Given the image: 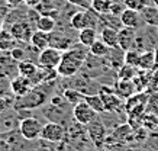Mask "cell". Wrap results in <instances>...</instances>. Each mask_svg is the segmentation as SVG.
<instances>
[{"mask_svg":"<svg viewBox=\"0 0 158 151\" xmlns=\"http://www.w3.org/2000/svg\"><path fill=\"white\" fill-rule=\"evenodd\" d=\"M84 61H86V51H83L81 48H70L62 52L61 61L57 67V73L64 77L76 76Z\"/></svg>","mask_w":158,"mask_h":151,"instance_id":"cell-1","label":"cell"},{"mask_svg":"<svg viewBox=\"0 0 158 151\" xmlns=\"http://www.w3.org/2000/svg\"><path fill=\"white\" fill-rule=\"evenodd\" d=\"M45 99H47V96L44 92H38V90L32 89L28 94L16 99L15 107L16 109H36L45 103Z\"/></svg>","mask_w":158,"mask_h":151,"instance_id":"cell-2","label":"cell"},{"mask_svg":"<svg viewBox=\"0 0 158 151\" xmlns=\"http://www.w3.org/2000/svg\"><path fill=\"white\" fill-rule=\"evenodd\" d=\"M42 124L39 119L36 118H25L22 119L19 125V131L22 134L25 140H28V141H35V140H38L41 138V131H42Z\"/></svg>","mask_w":158,"mask_h":151,"instance_id":"cell-3","label":"cell"},{"mask_svg":"<svg viewBox=\"0 0 158 151\" xmlns=\"http://www.w3.org/2000/svg\"><path fill=\"white\" fill-rule=\"evenodd\" d=\"M96 115H97V112L84 99H83L81 102L76 103L74 107H73V118H74L80 125H86L87 127L90 122H93L96 119Z\"/></svg>","mask_w":158,"mask_h":151,"instance_id":"cell-4","label":"cell"},{"mask_svg":"<svg viewBox=\"0 0 158 151\" xmlns=\"http://www.w3.org/2000/svg\"><path fill=\"white\" fill-rule=\"evenodd\" d=\"M65 136V128L58 122H48L42 127L41 140L47 142H61Z\"/></svg>","mask_w":158,"mask_h":151,"instance_id":"cell-5","label":"cell"},{"mask_svg":"<svg viewBox=\"0 0 158 151\" xmlns=\"http://www.w3.org/2000/svg\"><path fill=\"white\" fill-rule=\"evenodd\" d=\"M62 51L54 48V47H48V48L39 51L38 55V64L44 68H54L57 70L58 64L61 61Z\"/></svg>","mask_w":158,"mask_h":151,"instance_id":"cell-6","label":"cell"},{"mask_svg":"<svg viewBox=\"0 0 158 151\" xmlns=\"http://www.w3.org/2000/svg\"><path fill=\"white\" fill-rule=\"evenodd\" d=\"M10 34L13 35L16 41H20V42H31V38H32V26L28 20H16L12 23L10 26Z\"/></svg>","mask_w":158,"mask_h":151,"instance_id":"cell-7","label":"cell"},{"mask_svg":"<svg viewBox=\"0 0 158 151\" xmlns=\"http://www.w3.org/2000/svg\"><path fill=\"white\" fill-rule=\"evenodd\" d=\"M87 134H89V138H90V141L94 144V145L99 148L105 144L106 141V128L103 127V124H100L99 121H94L90 122L89 125H87Z\"/></svg>","mask_w":158,"mask_h":151,"instance_id":"cell-8","label":"cell"},{"mask_svg":"<svg viewBox=\"0 0 158 151\" xmlns=\"http://www.w3.org/2000/svg\"><path fill=\"white\" fill-rule=\"evenodd\" d=\"M32 89H34L32 80L28 77H23V76H20V74L10 82V90H12V93H13L16 98H20V96L28 94Z\"/></svg>","mask_w":158,"mask_h":151,"instance_id":"cell-9","label":"cell"},{"mask_svg":"<svg viewBox=\"0 0 158 151\" xmlns=\"http://www.w3.org/2000/svg\"><path fill=\"white\" fill-rule=\"evenodd\" d=\"M100 98L103 100V105H105V112H115L118 109H120V105H122V98H119L116 92H106V89H102L100 90Z\"/></svg>","mask_w":158,"mask_h":151,"instance_id":"cell-10","label":"cell"},{"mask_svg":"<svg viewBox=\"0 0 158 151\" xmlns=\"http://www.w3.org/2000/svg\"><path fill=\"white\" fill-rule=\"evenodd\" d=\"M141 12L129 7H125L120 13V23L122 26H128V28H134L136 29L139 25H141Z\"/></svg>","mask_w":158,"mask_h":151,"instance_id":"cell-11","label":"cell"},{"mask_svg":"<svg viewBox=\"0 0 158 151\" xmlns=\"http://www.w3.org/2000/svg\"><path fill=\"white\" fill-rule=\"evenodd\" d=\"M70 23H71L73 29L81 31V29H84V28H93L94 20H93V18L90 16V13H87V12H76V13L71 16Z\"/></svg>","mask_w":158,"mask_h":151,"instance_id":"cell-12","label":"cell"},{"mask_svg":"<svg viewBox=\"0 0 158 151\" xmlns=\"http://www.w3.org/2000/svg\"><path fill=\"white\" fill-rule=\"evenodd\" d=\"M116 94L122 99H129L131 96H134L136 92V86H135L134 80H120L115 86Z\"/></svg>","mask_w":158,"mask_h":151,"instance_id":"cell-13","label":"cell"},{"mask_svg":"<svg viewBox=\"0 0 158 151\" xmlns=\"http://www.w3.org/2000/svg\"><path fill=\"white\" fill-rule=\"evenodd\" d=\"M49 39H51V42H49V47H54V48L60 49V51H67L73 47V41L68 36L65 35L60 34V32H51L49 34Z\"/></svg>","mask_w":158,"mask_h":151,"instance_id":"cell-14","label":"cell"},{"mask_svg":"<svg viewBox=\"0 0 158 151\" xmlns=\"http://www.w3.org/2000/svg\"><path fill=\"white\" fill-rule=\"evenodd\" d=\"M119 32V48L128 51L135 42V29L134 28H128V26H122Z\"/></svg>","mask_w":158,"mask_h":151,"instance_id":"cell-15","label":"cell"},{"mask_svg":"<svg viewBox=\"0 0 158 151\" xmlns=\"http://www.w3.org/2000/svg\"><path fill=\"white\" fill-rule=\"evenodd\" d=\"M100 39L109 48H119V32L110 26H106L102 29Z\"/></svg>","mask_w":158,"mask_h":151,"instance_id":"cell-16","label":"cell"},{"mask_svg":"<svg viewBox=\"0 0 158 151\" xmlns=\"http://www.w3.org/2000/svg\"><path fill=\"white\" fill-rule=\"evenodd\" d=\"M49 42H51V39H49L48 32H42V31H39V29L34 31L32 38H31V44H32V47H34L35 49L42 51V49L48 48Z\"/></svg>","mask_w":158,"mask_h":151,"instance_id":"cell-17","label":"cell"},{"mask_svg":"<svg viewBox=\"0 0 158 151\" xmlns=\"http://www.w3.org/2000/svg\"><path fill=\"white\" fill-rule=\"evenodd\" d=\"M142 22L151 26H158V6H147L141 10Z\"/></svg>","mask_w":158,"mask_h":151,"instance_id":"cell-18","label":"cell"},{"mask_svg":"<svg viewBox=\"0 0 158 151\" xmlns=\"http://www.w3.org/2000/svg\"><path fill=\"white\" fill-rule=\"evenodd\" d=\"M55 23H57V22H55V18L48 16V15H41V16H38L35 25H36V29L51 34V32H54V29H55Z\"/></svg>","mask_w":158,"mask_h":151,"instance_id":"cell-19","label":"cell"},{"mask_svg":"<svg viewBox=\"0 0 158 151\" xmlns=\"http://www.w3.org/2000/svg\"><path fill=\"white\" fill-rule=\"evenodd\" d=\"M16 38L10 34V31H0V51H12L16 47Z\"/></svg>","mask_w":158,"mask_h":151,"instance_id":"cell-20","label":"cell"},{"mask_svg":"<svg viewBox=\"0 0 158 151\" xmlns=\"http://www.w3.org/2000/svg\"><path fill=\"white\" fill-rule=\"evenodd\" d=\"M96 39H97V32L94 28H84V29L78 31V41L84 47H90Z\"/></svg>","mask_w":158,"mask_h":151,"instance_id":"cell-21","label":"cell"},{"mask_svg":"<svg viewBox=\"0 0 158 151\" xmlns=\"http://www.w3.org/2000/svg\"><path fill=\"white\" fill-rule=\"evenodd\" d=\"M18 70H19V74L23 76V77L32 78L35 74L38 73L39 68L36 67V64L32 63V61H28V60H23L18 64Z\"/></svg>","mask_w":158,"mask_h":151,"instance_id":"cell-22","label":"cell"},{"mask_svg":"<svg viewBox=\"0 0 158 151\" xmlns=\"http://www.w3.org/2000/svg\"><path fill=\"white\" fill-rule=\"evenodd\" d=\"M155 65V52L154 51H145L139 55L138 68L141 70H151Z\"/></svg>","mask_w":158,"mask_h":151,"instance_id":"cell-23","label":"cell"},{"mask_svg":"<svg viewBox=\"0 0 158 151\" xmlns=\"http://www.w3.org/2000/svg\"><path fill=\"white\" fill-rule=\"evenodd\" d=\"M109 47L102 41V39H96L93 44L89 47V51H90L91 55H94V57H106L107 54H109Z\"/></svg>","mask_w":158,"mask_h":151,"instance_id":"cell-24","label":"cell"},{"mask_svg":"<svg viewBox=\"0 0 158 151\" xmlns=\"http://www.w3.org/2000/svg\"><path fill=\"white\" fill-rule=\"evenodd\" d=\"M113 0H91V9L97 12V13H110L112 6H113Z\"/></svg>","mask_w":158,"mask_h":151,"instance_id":"cell-25","label":"cell"},{"mask_svg":"<svg viewBox=\"0 0 158 151\" xmlns=\"http://www.w3.org/2000/svg\"><path fill=\"white\" fill-rule=\"evenodd\" d=\"M84 100H86L97 113L105 112V105H103V100H102L99 93H97V94H86V96H84Z\"/></svg>","mask_w":158,"mask_h":151,"instance_id":"cell-26","label":"cell"},{"mask_svg":"<svg viewBox=\"0 0 158 151\" xmlns=\"http://www.w3.org/2000/svg\"><path fill=\"white\" fill-rule=\"evenodd\" d=\"M138 67H134V65H129V64H123L119 70V78L120 80H134L136 76H138V71H136Z\"/></svg>","mask_w":158,"mask_h":151,"instance_id":"cell-27","label":"cell"},{"mask_svg":"<svg viewBox=\"0 0 158 151\" xmlns=\"http://www.w3.org/2000/svg\"><path fill=\"white\" fill-rule=\"evenodd\" d=\"M139 55L141 54L135 49H128L126 54H125V64H129V65H134V67H138V63H139Z\"/></svg>","mask_w":158,"mask_h":151,"instance_id":"cell-28","label":"cell"},{"mask_svg":"<svg viewBox=\"0 0 158 151\" xmlns=\"http://www.w3.org/2000/svg\"><path fill=\"white\" fill-rule=\"evenodd\" d=\"M123 5L125 7H129V9H134V10H141L148 6V0H123Z\"/></svg>","mask_w":158,"mask_h":151,"instance_id":"cell-29","label":"cell"},{"mask_svg":"<svg viewBox=\"0 0 158 151\" xmlns=\"http://www.w3.org/2000/svg\"><path fill=\"white\" fill-rule=\"evenodd\" d=\"M64 96H65V99H67L70 103H73V105L81 102L83 99H84L83 94H78V92H74V90H65V92H64Z\"/></svg>","mask_w":158,"mask_h":151,"instance_id":"cell-30","label":"cell"},{"mask_svg":"<svg viewBox=\"0 0 158 151\" xmlns=\"http://www.w3.org/2000/svg\"><path fill=\"white\" fill-rule=\"evenodd\" d=\"M10 54H12V58L16 60L18 63H20V61L26 60V52H25V49L20 48V47H15V48L10 51Z\"/></svg>","mask_w":158,"mask_h":151,"instance_id":"cell-31","label":"cell"},{"mask_svg":"<svg viewBox=\"0 0 158 151\" xmlns=\"http://www.w3.org/2000/svg\"><path fill=\"white\" fill-rule=\"evenodd\" d=\"M128 132H131V128H129V125H123V127H120L119 129H116V132H115V135L119 138L120 141L125 138V135L128 134Z\"/></svg>","mask_w":158,"mask_h":151,"instance_id":"cell-32","label":"cell"},{"mask_svg":"<svg viewBox=\"0 0 158 151\" xmlns=\"http://www.w3.org/2000/svg\"><path fill=\"white\" fill-rule=\"evenodd\" d=\"M7 107H9V102H7V99H5L3 96H0V112H5Z\"/></svg>","mask_w":158,"mask_h":151,"instance_id":"cell-33","label":"cell"},{"mask_svg":"<svg viewBox=\"0 0 158 151\" xmlns=\"http://www.w3.org/2000/svg\"><path fill=\"white\" fill-rule=\"evenodd\" d=\"M41 2H42V0H23V3L28 6V7H36V6L41 5Z\"/></svg>","mask_w":158,"mask_h":151,"instance_id":"cell-34","label":"cell"},{"mask_svg":"<svg viewBox=\"0 0 158 151\" xmlns=\"http://www.w3.org/2000/svg\"><path fill=\"white\" fill-rule=\"evenodd\" d=\"M9 150H10L9 142L6 140H0V151H9Z\"/></svg>","mask_w":158,"mask_h":151,"instance_id":"cell-35","label":"cell"},{"mask_svg":"<svg viewBox=\"0 0 158 151\" xmlns=\"http://www.w3.org/2000/svg\"><path fill=\"white\" fill-rule=\"evenodd\" d=\"M22 2H23V0H5V3L9 6H19Z\"/></svg>","mask_w":158,"mask_h":151,"instance_id":"cell-36","label":"cell"},{"mask_svg":"<svg viewBox=\"0 0 158 151\" xmlns=\"http://www.w3.org/2000/svg\"><path fill=\"white\" fill-rule=\"evenodd\" d=\"M36 151H52L51 148H48V147H39Z\"/></svg>","mask_w":158,"mask_h":151,"instance_id":"cell-37","label":"cell"},{"mask_svg":"<svg viewBox=\"0 0 158 151\" xmlns=\"http://www.w3.org/2000/svg\"><path fill=\"white\" fill-rule=\"evenodd\" d=\"M3 29V19H2V18H0V31Z\"/></svg>","mask_w":158,"mask_h":151,"instance_id":"cell-38","label":"cell"},{"mask_svg":"<svg viewBox=\"0 0 158 151\" xmlns=\"http://www.w3.org/2000/svg\"><path fill=\"white\" fill-rule=\"evenodd\" d=\"M102 151H109V150H102Z\"/></svg>","mask_w":158,"mask_h":151,"instance_id":"cell-39","label":"cell"}]
</instances>
